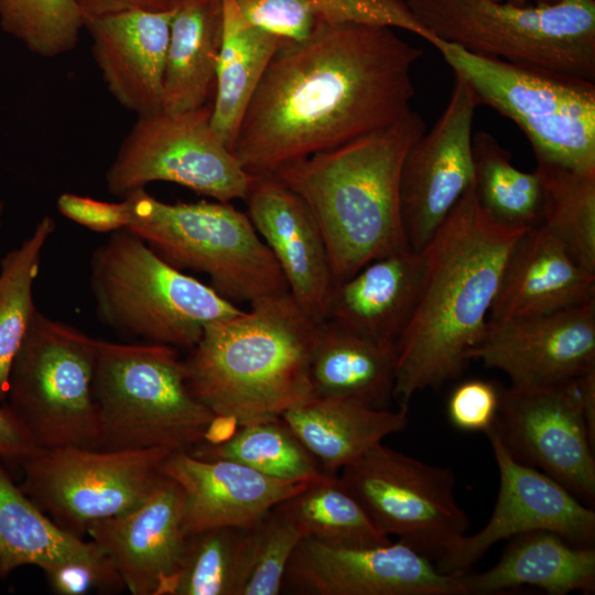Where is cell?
<instances>
[{"label":"cell","instance_id":"ac0fdd59","mask_svg":"<svg viewBox=\"0 0 595 595\" xmlns=\"http://www.w3.org/2000/svg\"><path fill=\"white\" fill-rule=\"evenodd\" d=\"M468 360L508 376L510 387H545L595 369V299L560 311L487 321Z\"/></svg>","mask_w":595,"mask_h":595},{"label":"cell","instance_id":"f1b7e54d","mask_svg":"<svg viewBox=\"0 0 595 595\" xmlns=\"http://www.w3.org/2000/svg\"><path fill=\"white\" fill-rule=\"evenodd\" d=\"M221 32V0H188L174 12L163 71V111L182 112L213 101Z\"/></svg>","mask_w":595,"mask_h":595},{"label":"cell","instance_id":"83f0119b","mask_svg":"<svg viewBox=\"0 0 595 595\" xmlns=\"http://www.w3.org/2000/svg\"><path fill=\"white\" fill-rule=\"evenodd\" d=\"M68 563L117 573L94 541H85L58 527L0 464V576L24 565L46 572Z\"/></svg>","mask_w":595,"mask_h":595},{"label":"cell","instance_id":"cb8c5ba5","mask_svg":"<svg viewBox=\"0 0 595 595\" xmlns=\"http://www.w3.org/2000/svg\"><path fill=\"white\" fill-rule=\"evenodd\" d=\"M423 275L422 252L375 259L335 284L325 320L396 347L416 309Z\"/></svg>","mask_w":595,"mask_h":595},{"label":"cell","instance_id":"6da1fadb","mask_svg":"<svg viewBox=\"0 0 595 595\" xmlns=\"http://www.w3.org/2000/svg\"><path fill=\"white\" fill-rule=\"evenodd\" d=\"M423 52L392 28L342 24L283 40L230 148L252 176L385 129L411 110Z\"/></svg>","mask_w":595,"mask_h":595},{"label":"cell","instance_id":"836d02e7","mask_svg":"<svg viewBox=\"0 0 595 595\" xmlns=\"http://www.w3.org/2000/svg\"><path fill=\"white\" fill-rule=\"evenodd\" d=\"M188 453L205 459L234 461L282 480L313 482L325 475L281 418L238 426L227 440L201 442Z\"/></svg>","mask_w":595,"mask_h":595},{"label":"cell","instance_id":"8d00e7d4","mask_svg":"<svg viewBox=\"0 0 595 595\" xmlns=\"http://www.w3.org/2000/svg\"><path fill=\"white\" fill-rule=\"evenodd\" d=\"M248 529L220 527L188 534L171 595H241Z\"/></svg>","mask_w":595,"mask_h":595},{"label":"cell","instance_id":"4dcf8cb0","mask_svg":"<svg viewBox=\"0 0 595 595\" xmlns=\"http://www.w3.org/2000/svg\"><path fill=\"white\" fill-rule=\"evenodd\" d=\"M237 3L251 24L291 42L342 24L402 29L435 48L443 42L421 24L405 0H237Z\"/></svg>","mask_w":595,"mask_h":595},{"label":"cell","instance_id":"e0dca14e","mask_svg":"<svg viewBox=\"0 0 595 595\" xmlns=\"http://www.w3.org/2000/svg\"><path fill=\"white\" fill-rule=\"evenodd\" d=\"M429 132L408 150L400 173V212L410 249L421 252L474 181L472 126L477 98L458 74Z\"/></svg>","mask_w":595,"mask_h":595},{"label":"cell","instance_id":"3957f363","mask_svg":"<svg viewBox=\"0 0 595 595\" xmlns=\"http://www.w3.org/2000/svg\"><path fill=\"white\" fill-rule=\"evenodd\" d=\"M425 127L411 109L385 129L271 174L314 216L335 283L375 259L411 250L401 219L400 173L408 150Z\"/></svg>","mask_w":595,"mask_h":595},{"label":"cell","instance_id":"2e32d148","mask_svg":"<svg viewBox=\"0 0 595 595\" xmlns=\"http://www.w3.org/2000/svg\"><path fill=\"white\" fill-rule=\"evenodd\" d=\"M485 433L499 472L495 508L483 529L462 537L435 562L437 570L466 572L497 542L538 530L594 547L595 511L550 476L516 461L493 426Z\"/></svg>","mask_w":595,"mask_h":595},{"label":"cell","instance_id":"484cf974","mask_svg":"<svg viewBox=\"0 0 595 595\" xmlns=\"http://www.w3.org/2000/svg\"><path fill=\"white\" fill-rule=\"evenodd\" d=\"M314 455L322 470L335 475L389 435L405 429L408 408L375 409L311 396L280 416Z\"/></svg>","mask_w":595,"mask_h":595},{"label":"cell","instance_id":"8fae6325","mask_svg":"<svg viewBox=\"0 0 595 595\" xmlns=\"http://www.w3.org/2000/svg\"><path fill=\"white\" fill-rule=\"evenodd\" d=\"M170 454L160 447H36L20 462V488L58 527L84 538L90 523L144 501L163 479Z\"/></svg>","mask_w":595,"mask_h":595},{"label":"cell","instance_id":"4316f807","mask_svg":"<svg viewBox=\"0 0 595 595\" xmlns=\"http://www.w3.org/2000/svg\"><path fill=\"white\" fill-rule=\"evenodd\" d=\"M396 347L335 322H320L310 361L314 396L389 409L396 380Z\"/></svg>","mask_w":595,"mask_h":595},{"label":"cell","instance_id":"d6986e66","mask_svg":"<svg viewBox=\"0 0 595 595\" xmlns=\"http://www.w3.org/2000/svg\"><path fill=\"white\" fill-rule=\"evenodd\" d=\"M87 534L131 594L171 595L188 539L183 491L164 476L144 501L90 523Z\"/></svg>","mask_w":595,"mask_h":595},{"label":"cell","instance_id":"e575fe53","mask_svg":"<svg viewBox=\"0 0 595 595\" xmlns=\"http://www.w3.org/2000/svg\"><path fill=\"white\" fill-rule=\"evenodd\" d=\"M474 184L484 208L502 224L539 225L542 188L536 171L517 169L511 154L487 131L472 137Z\"/></svg>","mask_w":595,"mask_h":595},{"label":"cell","instance_id":"d6a6232c","mask_svg":"<svg viewBox=\"0 0 595 595\" xmlns=\"http://www.w3.org/2000/svg\"><path fill=\"white\" fill-rule=\"evenodd\" d=\"M542 188V225L573 260L595 277V173L537 161Z\"/></svg>","mask_w":595,"mask_h":595},{"label":"cell","instance_id":"44dd1931","mask_svg":"<svg viewBox=\"0 0 595 595\" xmlns=\"http://www.w3.org/2000/svg\"><path fill=\"white\" fill-rule=\"evenodd\" d=\"M161 473L183 491L188 534L220 527L250 528L310 483L277 479L234 461L205 459L188 452L171 453Z\"/></svg>","mask_w":595,"mask_h":595},{"label":"cell","instance_id":"7a4b0ae2","mask_svg":"<svg viewBox=\"0 0 595 595\" xmlns=\"http://www.w3.org/2000/svg\"><path fill=\"white\" fill-rule=\"evenodd\" d=\"M526 227L495 219L474 181L421 251L424 275L414 314L396 346L393 399L439 389L462 375L482 338L507 258Z\"/></svg>","mask_w":595,"mask_h":595},{"label":"cell","instance_id":"74e56055","mask_svg":"<svg viewBox=\"0 0 595 595\" xmlns=\"http://www.w3.org/2000/svg\"><path fill=\"white\" fill-rule=\"evenodd\" d=\"M0 25L32 53L51 58L76 47L84 22L74 0H0Z\"/></svg>","mask_w":595,"mask_h":595},{"label":"cell","instance_id":"60d3db41","mask_svg":"<svg viewBox=\"0 0 595 595\" xmlns=\"http://www.w3.org/2000/svg\"><path fill=\"white\" fill-rule=\"evenodd\" d=\"M56 205L63 216L93 231L113 232L127 228L129 224L126 199L112 203L64 193L58 196Z\"/></svg>","mask_w":595,"mask_h":595},{"label":"cell","instance_id":"30bf717a","mask_svg":"<svg viewBox=\"0 0 595 595\" xmlns=\"http://www.w3.org/2000/svg\"><path fill=\"white\" fill-rule=\"evenodd\" d=\"M97 339L34 311L3 402L37 447L100 446L93 396Z\"/></svg>","mask_w":595,"mask_h":595},{"label":"cell","instance_id":"277c9868","mask_svg":"<svg viewBox=\"0 0 595 595\" xmlns=\"http://www.w3.org/2000/svg\"><path fill=\"white\" fill-rule=\"evenodd\" d=\"M209 324L184 360L194 397L238 426L280 418L313 396L310 361L320 322L290 294Z\"/></svg>","mask_w":595,"mask_h":595},{"label":"cell","instance_id":"b9f144b4","mask_svg":"<svg viewBox=\"0 0 595 595\" xmlns=\"http://www.w3.org/2000/svg\"><path fill=\"white\" fill-rule=\"evenodd\" d=\"M83 22L123 12H174L188 0H74Z\"/></svg>","mask_w":595,"mask_h":595},{"label":"cell","instance_id":"ab89813d","mask_svg":"<svg viewBox=\"0 0 595 595\" xmlns=\"http://www.w3.org/2000/svg\"><path fill=\"white\" fill-rule=\"evenodd\" d=\"M500 388L494 382L470 379L459 383L447 401L452 425L465 432H486L496 420Z\"/></svg>","mask_w":595,"mask_h":595},{"label":"cell","instance_id":"d4e9b609","mask_svg":"<svg viewBox=\"0 0 595 595\" xmlns=\"http://www.w3.org/2000/svg\"><path fill=\"white\" fill-rule=\"evenodd\" d=\"M498 562L479 573H459L464 595H490L534 586L550 595L595 591V548L544 530L508 539Z\"/></svg>","mask_w":595,"mask_h":595},{"label":"cell","instance_id":"603a6c76","mask_svg":"<svg viewBox=\"0 0 595 595\" xmlns=\"http://www.w3.org/2000/svg\"><path fill=\"white\" fill-rule=\"evenodd\" d=\"M593 299L595 277L539 224L528 228L510 251L487 321L551 313Z\"/></svg>","mask_w":595,"mask_h":595},{"label":"cell","instance_id":"f35d334b","mask_svg":"<svg viewBox=\"0 0 595 595\" xmlns=\"http://www.w3.org/2000/svg\"><path fill=\"white\" fill-rule=\"evenodd\" d=\"M301 530L272 508L248 528V560L241 595H278L289 561L303 539Z\"/></svg>","mask_w":595,"mask_h":595},{"label":"cell","instance_id":"52a82bcc","mask_svg":"<svg viewBox=\"0 0 595 595\" xmlns=\"http://www.w3.org/2000/svg\"><path fill=\"white\" fill-rule=\"evenodd\" d=\"M126 229L173 267L206 274L225 299L251 303L289 292L282 271L247 214L229 203L162 202L144 188L123 197Z\"/></svg>","mask_w":595,"mask_h":595},{"label":"cell","instance_id":"4fadbf2b","mask_svg":"<svg viewBox=\"0 0 595 595\" xmlns=\"http://www.w3.org/2000/svg\"><path fill=\"white\" fill-rule=\"evenodd\" d=\"M378 529L434 564L467 533L455 499V475L382 443L345 466L339 477Z\"/></svg>","mask_w":595,"mask_h":595},{"label":"cell","instance_id":"5b68a950","mask_svg":"<svg viewBox=\"0 0 595 595\" xmlns=\"http://www.w3.org/2000/svg\"><path fill=\"white\" fill-rule=\"evenodd\" d=\"M89 266L98 320L141 343L190 350L209 324L244 311L126 228L110 232L93 251Z\"/></svg>","mask_w":595,"mask_h":595},{"label":"cell","instance_id":"9c48e42d","mask_svg":"<svg viewBox=\"0 0 595 595\" xmlns=\"http://www.w3.org/2000/svg\"><path fill=\"white\" fill-rule=\"evenodd\" d=\"M484 104L513 121L537 161L595 173L594 82L470 53L436 48Z\"/></svg>","mask_w":595,"mask_h":595},{"label":"cell","instance_id":"7c38bea8","mask_svg":"<svg viewBox=\"0 0 595 595\" xmlns=\"http://www.w3.org/2000/svg\"><path fill=\"white\" fill-rule=\"evenodd\" d=\"M212 109L213 101L138 116L106 172L109 193L123 198L150 183L170 182L218 202L245 199L253 176L215 134Z\"/></svg>","mask_w":595,"mask_h":595},{"label":"cell","instance_id":"f6af8a7d","mask_svg":"<svg viewBox=\"0 0 595 595\" xmlns=\"http://www.w3.org/2000/svg\"><path fill=\"white\" fill-rule=\"evenodd\" d=\"M3 210H4L3 203L0 202V229H1V226H2V214H3Z\"/></svg>","mask_w":595,"mask_h":595},{"label":"cell","instance_id":"9a60e30c","mask_svg":"<svg viewBox=\"0 0 595 595\" xmlns=\"http://www.w3.org/2000/svg\"><path fill=\"white\" fill-rule=\"evenodd\" d=\"M302 595H464L459 574H445L401 541L349 545L304 537L282 591Z\"/></svg>","mask_w":595,"mask_h":595},{"label":"cell","instance_id":"1f68e13d","mask_svg":"<svg viewBox=\"0 0 595 595\" xmlns=\"http://www.w3.org/2000/svg\"><path fill=\"white\" fill-rule=\"evenodd\" d=\"M273 508L288 517L303 537L349 545L391 542L335 475L325 474L310 482Z\"/></svg>","mask_w":595,"mask_h":595},{"label":"cell","instance_id":"ee69618b","mask_svg":"<svg viewBox=\"0 0 595 595\" xmlns=\"http://www.w3.org/2000/svg\"><path fill=\"white\" fill-rule=\"evenodd\" d=\"M505 1L515 6H552L561 0H495Z\"/></svg>","mask_w":595,"mask_h":595},{"label":"cell","instance_id":"7bdbcfd3","mask_svg":"<svg viewBox=\"0 0 595 595\" xmlns=\"http://www.w3.org/2000/svg\"><path fill=\"white\" fill-rule=\"evenodd\" d=\"M36 447L22 423L0 403V457L20 463Z\"/></svg>","mask_w":595,"mask_h":595},{"label":"cell","instance_id":"8992f818","mask_svg":"<svg viewBox=\"0 0 595 595\" xmlns=\"http://www.w3.org/2000/svg\"><path fill=\"white\" fill-rule=\"evenodd\" d=\"M93 396L102 448L190 452L216 418L194 397L184 360L167 345L97 339Z\"/></svg>","mask_w":595,"mask_h":595},{"label":"cell","instance_id":"5bb4252c","mask_svg":"<svg viewBox=\"0 0 595 595\" xmlns=\"http://www.w3.org/2000/svg\"><path fill=\"white\" fill-rule=\"evenodd\" d=\"M493 429L516 461L550 476L584 504L595 502V434L578 377L545 387L500 389Z\"/></svg>","mask_w":595,"mask_h":595},{"label":"cell","instance_id":"d590c367","mask_svg":"<svg viewBox=\"0 0 595 595\" xmlns=\"http://www.w3.org/2000/svg\"><path fill=\"white\" fill-rule=\"evenodd\" d=\"M54 230L52 217H43L33 232L0 261V403L6 401L11 365L36 310L33 285L43 249Z\"/></svg>","mask_w":595,"mask_h":595},{"label":"cell","instance_id":"ba28073f","mask_svg":"<svg viewBox=\"0 0 595 595\" xmlns=\"http://www.w3.org/2000/svg\"><path fill=\"white\" fill-rule=\"evenodd\" d=\"M437 39L509 63L595 79V0L515 6L495 0H405Z\"/></svg>","mask_w":595,"mask_h":595},{"label":"cell","instance_id":"7402d4cb","mask_svg":"<svg viewBox=\"0 0 595 595\" xmlns=\"http://www.w3.org/2000/svg\"><path fill=\"white\" fill-rule=\"evenodd\" d=\"M174 12H123L84 23L109 94L138 116L162 110L163 71Z\"/></svg>","mask_w":595,"mask_h":595},{"label":"cell","instance_id":"f546056e","mask_svg":"<svg viewBox=\"0 0 595 595\" xmlns=\"http://www.w3.org/2000/svg\"><path fill=\"white\" fill-rule=\"evenodd\" d=\"M223 32L216 69L212 128L231 148L241 120L283 40L251 24L237 0H221Z\"/></svg>","mask_w":595,"mask_h":595},{"label":"cell","instance_id":"ffe728a7","mask_svg":"<svg viewBox=\"0 0 595 595\" xmlns=\"http://www.w3.org/2000/svg\"><path fill=\"white\" fill-rule=\"evenodd\" d=\"M244 201L290 294L314 320L324 321L336 283L325 239L309 207L273 175L253 176Z\"/></svg>","mask_w":595,"mask_h":595}]
</instances>
